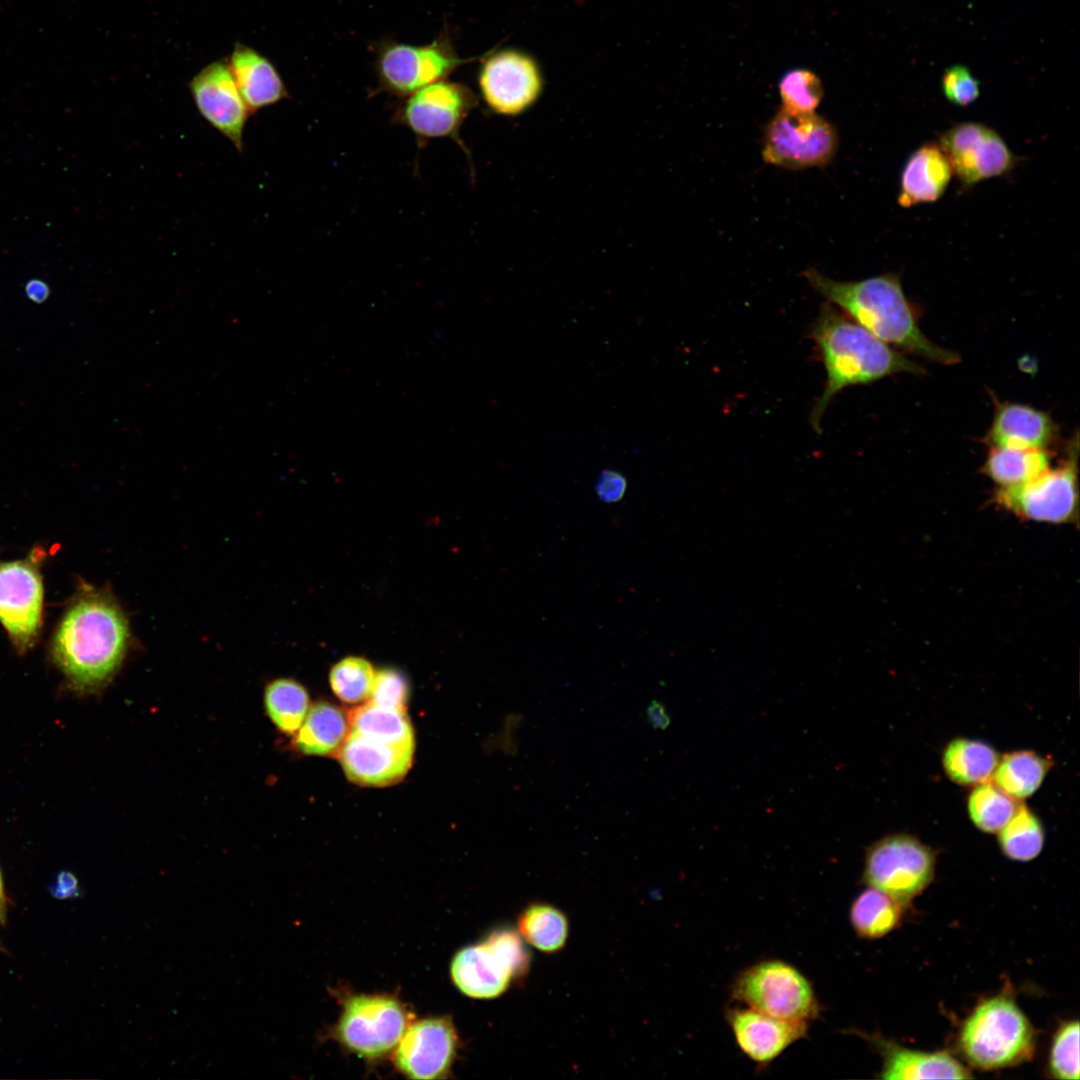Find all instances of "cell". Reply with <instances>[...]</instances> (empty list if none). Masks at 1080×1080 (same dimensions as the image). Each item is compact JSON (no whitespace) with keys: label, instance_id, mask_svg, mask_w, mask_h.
Masks as SVG:
<instances>
[{"label":"cell","instance_id":"1","mask_svg":"<svg viewBox=\"0 0 1080 1080\" xmlns=\"http://www.w3.org/2000/svg\"><path fill=\"white\" fill-rule=\"evenodd\" d=\"M130 641L129 620L112 592L82 583L57 625L51 653L73 688L91 691L111 680Z\"/></svg>","mask_w":1080,"mask_h":1080},{"label":"cell","instance_id":"2","mask_svg":"<svg viewBox=\"0 0 1080 1080\" xmlns=\"http://www.w3.org/2000/svg\"><path fill=\"white\" fill-rule=\"evenodd\" d=\"M828 303L887 345L929 360L952 365L959 356L932 342L921 331L916 312L898 275L886 273L859 281H836L814 268L802 273Z\"/></svg>","mask_w":1080,"mask_h":1080},{"label":"cell","instance_id":"3","mask_svg":"<svg viewBox=\"0 0 1080 1080\" xmlns=\"http://www.w3.org/2000/svg\"><path fill=\"white\" fill-rule=\"evenodd\" d=\"M809 336L817 346L826 372L824 390L810 414V423L818 433L829 403L843 389L869 384L892 374L924 373L918 363L876 338L828 302L821 307Z\"/></svg>","mask_w":1080,"mask_h":1080},{"label":"cell","instance_id":"4","mask_svg":"<svg viewBox=\"0 0 1080 1080\" xmlns=\"http://www.w3.org/2000/svg\"><path fill=\"white\" fill-rule=\"evenodd\" d=\"M957 1047L973 1068H1009L1032 1059L1036 1032L1006 990L976 1005L960 1026Z\"/></svg>","mask_w":1080,"mask_h":1080},{"label":"cell","instance_id":"5","mask_svg":"<svg viewBox=\"0 0 1080 1080\" xmlns=\"http://www.w3.org/2000/svg\"><path fill=\"white\" fill-rule=\"evenodd\" d=\"M530 953L513 928L493 930L481 942L459 950L450 966L456 987L474 999H494L528 974Z\"/></svg>","mask_w":1080,"mask_h":1080},{"label":"cell","instance_id":"6","mask_svg":"<svg viewBox=\"0 0 1080 1080\" xmlns=\"http://www.w3.org/2000/svg\"><path fill=\"white\" fill-rule=\"evenodd\" d=\"M731 995L749 1008L787 1021L808 1023L820 1012L810 981L778 959L760 961L739 972Z\"/></svg>","mask_w":1080,"mask_h":1080},{"label":"cell","instance_id":"7","mask_svg":"<svg viewBox=\"0 0 1080 1080\" xmlns=\"http://www.w3.org/2000/svg\"><path fill=\"white\" fill-rule=\"evenodd\" d=\"M935 867L932 848L913 835L891 834L867 849L862 880L905 908L930 885Z\"/></svg>","mask_w":1080,"mask_h":1080},{"label":"cell","instance_id":"8","mask_svg":"<svg viewBox=\"0 0 1080 1080\" xmlns=\"http://www.w3.org/2000/svg\"><path fill=\"white\" fill-rule=\"evenodd\" d=\"M837 148L836 129L825 118L782 107L764 129L762 157L768 164L800 170L827 165Z\"/></svg>","mask_w":1080,"mask_h":1080},{"label":"cell","instance_id":"9","mask_svg":"<svg viewBox=\"0 0 1080 1080\" xmlns=\"http://www.w3.org/2000/svg\"><path fill=\"white\" fill-rule=\"evenodd\" d=\"M46 551L38 546L26 558L0 562V623L16 651L26 653L42 626L44 589L41 563Z\"/></svg>","mask_w":1080,"mask_h":1080},{"label":"cell","instance_id":"10","mask_svg":"<svg viewBox=\"0 0 1080 1080\" xmlns=\"http://www.w3.org/2000/svg\"><path fill=\"white\" fill-rule=\"evenodd\" d=\"M1078 445L1055 469L1049 468L1035 479L1014 487L998 488L996 502L1015 515L1046 523L1071 521L1077 512Z\"/></svg>","mask_w":1080,"mask_h":1080},{"label":"cell","instance_id":"11","mask_svg":"<svg viewBox=\"0 0 1080 1080\" xmlns=\"http://www.w3.org/2000/svg\"><path fill=\"white\" fill-rule=\"evenodd\" d=\"M478 84L482 99L492 112L517 117L539 100L544 78L532 56L517 49H503L483 61Z\"/></svg>","mask_w":1080,"mask_h":1080},{"label":"cell","instance_id":"12","mask_svg":"<svg viewBox=\"0 0 1080 1080\" xmlns=\"http://www.w3.org/2000/svg\"><path fill=\"white\" fill-rule=\"evenodd\" d=\"M406 1028L407 1013L396 999L357 995L345 1002L336 1033L346 1048L374 1059L392 1050Z\"/></svg>","mask_w":1080,"mask_h":1080},{"label":"cell","instance_id":"13","mask_svg":"<svg viewBox=\"0 0 1080 1080\" xmlns=\"http://www.w3.org/2000/svg\"><path fill=\"white\" fill-rule=\"evenodd\" d=\"M938 144L953 174L965 187L1003 176L1017 163L1004 139L994 129L977 122L954 125L940 136Z\"/></svg>","mask_w":1080,"mask_h":1080},{"label":"cell","instance_id":"14","mask_svg":"<svg viewBox=\"0 0 1080 1080\" xmlns=\"http://www.w3.org/2000/svg\"><path fill=\"white\" fill-rule=\"evenodd\" d=\"M465 62L447 38L416 46L388 43L378 54L377 71L385 89L410 95L431 83L443 80Z\"/></svg>","mask_w":1080,"mask_h":1080},{"label":"cell","instance_id":"15","mask_svg":"<svg viewBox=\"0 0 1080 1080\" xmlns=\"http://www.w3.org/2000/svg\"><path fill=\"white\" fill-rule=\"evenodd\" d=\"M476 103L465 85L440 80L411 93L400 119L419 137L455 136Z\"/></svg>","mask_w":1080,"mask_h":1080},{"label":"cell","instance_id":"16","mask_svg":"<svg viewBox=\"0 0 1080 1080\" xmlns=\"http://www.w3.org/2000/svg\"><path fill=\"white\" fill-rule=\"evenodd\" d=\"M189 89L201 116L242 152L250 112L228 63L216 61L205 66L191 79Z\"/></svg>","mask_w":1080,"mask_h":1080},{"label":"cell","instance_id":"17","mask_svg":"<svg viewBox=\"0 0 1080 1080\" xmlns=\"http://www.w3.org/2000/svg\"><path fill=\"white\" fill-rule=\"evenodd\" d=\"M457 1035L447 1018H426L406 1028L396 1045L395 1064L413 1079H435L450 1067Z\"/></svg>","mask_w":1080,"mask_h":1080},{"label":"cell","instance_id":"18","mask_svg":"<svg viewBox=\"0 0 1080 1080\" xmlns=\"http://www.w3.org/2000/svg\"><path fill=\"white\" fill-rule=\"evenodd\" d=\"M414 748L361 735L350 729L338 757L350 781L366 786L398 782L412 764Z\"/></svg>","mask_w":1080,"mask_h":1080},{"label":"cell","instance_id":"19","mask_svg":"<svg viewBox=\"0 0 1080 1080\" xmlns=\"http://www.w3.org/2000/svg\"><path fill=\"white\" fill-rule=\"evenodd\" d=\"M725 1016L739 1049L761 1065L776 1059L808 1031L806 1022L778 1019L749 1007L727 1009Z\"/></svg>","mask_w":1080,"mask_h":1080},{"label":"cell","instance_id":"20","mask_svg":"<svg viewBox=\"0 0 1080 1080\" xmlns=\"http://www.w3.org/2000/svg\"><path fill=\"white\" fill-rule=\"evenodd\" d=\"M862 1037L883 1058L879 1077L888 1080L970 1079V1070L947 1051L925 1052L909 1049L874 1034Z\"/></svg>","mask_w":1080,"mask_h":1080},{"label":"cell","instance_id":"21","mask_svg":"<svg viewBox=\"0 0 1080 1080\" xmlns=\"http://www.w3.org/2000/svg\"><path fill=\"white\" fill-rule=\"evenodd\" d=\"M1057 434L1051 416L1020 403H1003L995 411L987 441L991 447L1047 449Z\"/></svg>","mask_w":1080,"mask_h":1080},{"label":"cell","instance_id":"22","mask_svg":"<svg viewBox=\"0 0 1080 1080\" xmlns=\"http://www.w3.org/2000/svg\"><path fill=\"white\" fill-rule=\"evenodd\" d=\"M952 168L938 143L927 142L907 159L900 177L898 203L904 208L937 201L952 178Z\"/></svg>","mask_w":1080,"mask_h":1080},{"label":"cell","instance_id":"23","mask_svg":"<svg viewBox=\"0 0 1080 1080\" xmlns=\"http://www.w3.org/2000/svg\"><path fill=\"white\" fill-rule=\"evenodd\" d=\"M228 65L250 113L276 104L288 96L275 66L253 48L237 43Z\"/></svg>","mask_w":1080,"mask_h":1080},{"label":"cell","instance_id":"24","mask_svg":"<svg viewBox=\"0 0 1080 1080\" xmlns=\"http://www.w3.org/2000/svg\"><path fill=\"white\" fill-rule=\"evenodd\" d=\"M999 753L989 744L968 738H955L942 752L946 776L960 786H976L992 780Z\"/></svg>","mask_w":1080,"mask_h":1080},{"label":"cell","instance_id":"25","mask_svg":"<svg viewBox=\"0 0 1080 1080\" xmlns=\"http://www.w3.org/2000/svg\"><path fill=\"white\" fill-rule=\"evenodd\" d=\"M349 732V718L339 707L318 702L296 732V745L305 754L331 755L340 750Z\"/></svg>","mask_w":1080,"mask_h":1080},{"label":"cell","instance_id":"26","mask_svg":"<svg viewBox=\"0 0 1080 1080\" xmlns=\"http://www.w3.org/2000/svg\"><path fill=\"white\" fill-rule=\"evenodd\" d=\"M1052 766V759L1035 751L1017 750L1000 756L992 781L1020 801L1039 789Z\"/></svg>","mask_w":1080,"mask_h":1080},{"label":"cell","instance_id":"27","mask_svg":"<svg viewBox=\"0 0 1080 1080\" xmlns=\"http://www.w3.org/2000/svg\"><path fill=\"white\" fill-rule=\"evenodd\" d=\"M1050 468L1047 449H1011L991 447L983 465V472L998 488L1025 484Z\"/></svg>","mask_w":1080,"mask_h":1080},{"label":"cell","instance_id":"28","mask_svg":"<svg viewBox=\"0 0 1080 1080\" xmlns=\"http://www.w3.org/2000/svg\"><path fill=\"white\" fill-rule=\"evenodd\" d=\"M903 910L904 907L891 896L868 887L853 901L849 917L859 937L878 939L899 925Z\"/></svg>","mask_w":1080,"mask_h":1080},{"label":"cell","instance_id":"29","mask_svg":"<svg viewBox=\"0 0 1080 1080\" xmlns=\"http://www.w3.org/2000/svg\"><path fill=\"white\" fill-rule=\"evenodd\" d=\"M517 928L525 942L544 953L560 951L569 934L566 915L551 904L539 902L522 909Z\"/></svg>","mask_w":1080,"mask_h":1080},{"label":"cell","instance_id":"30","mask_svg":"<svg viewBox=\"0 0 1080 1080\" xmlns=\"http://www.w3.org/2000/svg\"><path fill=\"white\" fill-rule=\"evenodd\" d=\"M350 729L376 740L414 748V733L405 711L377 706L371 702L348 715Z\"/></svg>","mask_w":1080,"mask_h":1080},{"label":"cell","instance_id":"31","mask_svg":"<svg viewBox=\"0 0 1080 1080\" xmlns=\"http://www.w3.org/2000/svg\"><path fill=\"white\" fill-rule=\"evenodd\" d=\"M1001 851L1015 861H1030L1042 851L1045 831L1038 816L1020 803L1011 819L997 832Z\"/></svg>","mask_w":1080,"mask_h":1080},{"label":"cell","instance_id":"32","mask_svg":"<svg viewBox=\"0 0 1080 1080\" xmlns=\"http://www.w3.org/2000/svg\"><path fill=\"white\" fill-rule=\"evenodd\" d=\"M266 711L275 726L286 734L301 727L309 710V695L297 681L288 678L270 682L264 694Z\"/></svg>","mask_w":1080,"mask_h":1080},{"label":"cell","instance_id":"33","mask_svg":"<svg viewBox=\"0 0 1080 1080\" xmlns=\"http://www.w3.org/2000/svg\"><path fill=\"white\" fill-rule=\"evenodd\" d=\"M1021 802L992 781L973 786L967 810L972 823L982 832L997 833L1014 815Z\"/></svg>","mask_w":1080,"mask_h":1080},{"label":"cell","instance_id":"34","mask_svg":"<svg viewBox=\"0 0 1080 1080\" xmlns=\"http://www.w3.org/2000/svg\"><path fill=\"white\" fill-rule=\"evenodd\" d=\"M375 674L368 660L349 656L332 667L329 681L339 699L345 703L355 704L370 697Z\"/></svg>","mask_w":1080,"mask_h":1080},{"label":"cell","instance_id":"35","mask_svg":"<svg viewBox=\"0 0 1080 1080\" xmlns=\"http://www.w3.org/2000/svg\"><path fill=\"white\" fill-rule=\"evenodd\" d=\"M1048 1072L1055 1079H1079L1078 1020L1066 1021L1055 1031L1049 1052Z\"/></svg>","mask_w":1080,"mask_h":1080},{"label":"cell","instance_id":"36","mask_svg":"<svg viewBox=\"0 0 1080 1080\" xmlns=\"http://www.w3.org/2000/svg\"><path fill=\"white\" fill-rule=\"evenodd\" d=\"M779 94L783 108L801 113L815 112L823 98L818 76L807 69H793L781 78Z\"/></svg>","mask_w":1080,"mask_h":1080},{"label":"cell","instance_id":"37","mask_svg":"<svg viewBox=\"0 0 1080 1080\" xmlns=\"http://www.w3.org/2000/svg\"><path fill=\"white\" fill-rule=\"evenodd\" d=\"M406 677L392 668L381 669L375 674L370 701L371 703L398 711H405L408 699Z\"/></svg>","mask_w":1080,"mask_h":1080},{"label":"cell","instance_id":"38","mask_svg":"<svg viewBox=\"0 0 1080 1080\" xmlns=\"http://www.w3.org/2000/svg\"><path fill=\"white\" fill-rule=\"evenodd\" d=\"M945 98L957 106H968L980 95V83L963 65L948 67L941 79Z\"/></svg>","mask_w":1080,"mask_h":1080},{"label":"cell","instance_id":"39","mask_svg":"<svg viewBox=\"0 0 1080 1080\" xmlns=\"http://www.w3.org/2000/svg\"><path fill=\"white\" fill-rule=\"evenodd\" d=\"M627 486V479L621 472L604 469L599 474L595 492L602 502L612 504L624 497Z\"/></svg>","mask_w":1080,"mask_h":1080},{"label":"cell","instance_id":"40","mask_svg":"<svg viewBox=\"0 0 1080 1080\" xmlns=\"http://www.w3.org/2000/svg\"><path fill=\"white\" fill-rule=\"evenodd\" d=\"M51 890L56 897L67 898L75 896L79 891L77 879L69 872H62L57 876Z\"/></svg>","mask_w":1080,"mask_h":1080},{"label":"cell","instance_id":"41","mask_svg":"<svg viewBox=\"0 0 1080 1080\" xmlns=\"http://www.w3.org/2000/svg\"><path fill=\"white\" fill-rule=\"evenodd\" d=\"M24 294L33 303L42 304L50 296V287L46 281L33 278L26 282Z\"/></svg>","mask_w":1080,"mask_h":1080},{"label":"cell","instance_id":"42","mask_svg":"<svg viewBox=\"0 0 1080 1080\" xmlns=\"http://www.w3.org/2000/svg\"><path fill=\"white\" fill-rule=\"evenodd\" d=\"M646 715L649 723L655 729H665L670 723V718L664 705L658 701H652L649 704Z\"/></svg>","mask_w":1080,"mask_h":1080},{"label":"cell","instance_id":"43","mask_svg":"<svg viewBox=\"0 0 1080 1080\" xmlns=\"http://www.w3.org/2000/svg\"><path fill=\"white\" fill-rule=\"evenodd\" d=\"M5 912V898L3 893L2 880L0 875V919L3 918Z\"/></svg>","mask_w":1080,"mask_h":1080}]
</instances>
